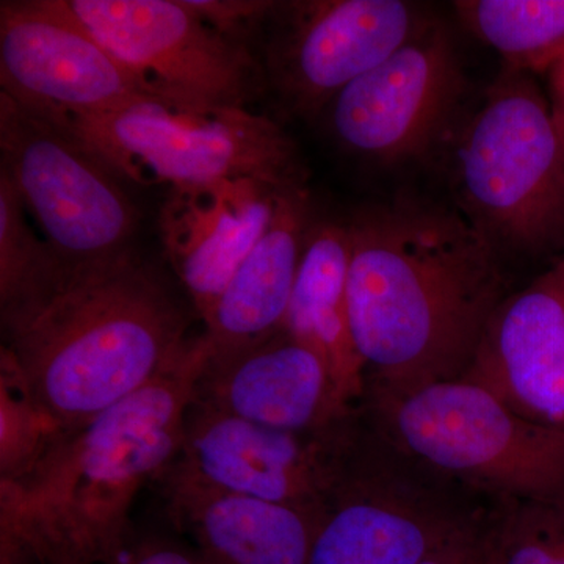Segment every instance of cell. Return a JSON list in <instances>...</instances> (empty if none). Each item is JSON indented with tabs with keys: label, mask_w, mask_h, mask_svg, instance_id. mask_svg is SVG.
Masks as SVG:
<instances>
[{
	"label": "cell",
	"mask_w": 564,
	"mask_h": 564,
	"mask_svg": "<svg viewBox=\"0 0 564 564\" xmlns=\"http://www.w3.org/2000/svg\"><path fill=\"white\" fill-rule=\"evenodd\" d=\"M554 564H564V549L562 551V554L556 556V560H555Z\"/></svg>",
	"instance_id": "27"
},
{
	"label": "cell",
	"mask_w": 564,
	"mask_h": 564,
	"mask_svg": "<svg viewBox=\"0 0 564 564\" xmlns=\"http://www.w3.org/2000/svg\"><path fill=\"white\" fill-rule=\"evenodd\" d=\"M193 402L291 433L326 432L352 419L321 356L282 329L237 350L204 352Z\"/></svg>",
	"instance_id": "14"
},
{
	"label": "cell",
	"mask_w": 564,
	"mask_h": 564,
	"mask_svg": "<svg viewBox=\"0 0 564 564\" xmlns=\"http://www.w3.org/2000/svg\"><path fill=\"white\" fill-rule=\"evenodd\" d=\"M68 6L162 101L250 109L267 88L259 55L215 31L185 0H68Z\"/></svg>",
	"instance_id": "8"
},
{
	"label": "cell",
	"mask_w": 564,
	"mask_h": 564,
	"mask_svg": "<svg viewBox=\"0 0 564 564\" xmlns=\"http://www.w3.org/2000/svg\"><path fill=\"white\" fill-rule=\"evenodd\" d=\"M185 3L215 31L250 50L278 6L270 0H185Z\"/></svg>",
	"instance_id": "22"
},
{
	"label": "cell",
	"mask_w": 564,
	"mask_h": 564,
	"mask_svg": "<svg viewBox=\"0 0 564 564\" xmlns=\"http://www.w3.org/2000/svg\"><path fill=\"white\" fill-rule=\"evenodd\" d=\"M351 243L347 223L314 220L282 332L321 356L344 404L366 397L367 375L348 315Z\"/></svg>",
	"instance_id": "19"
},
{
	"label": "cell",
	"mask_w": 564,
	"mask_h": 564,
	"mask_svg": "<svg viewBox=\"0 0 564 564\" xmlns=\"http://www.w3.org/2000/svg\"><path fill=\"white\" fill-rule=\"evenodd\" d=\"M456 17L502 55L505 68L544 73L564 61V0H459Z\"/></svg>",
	"instance_id": "20"
},
{
	"label": "cell",
	"mask_w": 564,
	"mask_h": 564,
	"mask_svg": "<svg viewBox=\"0 0 564 564\" xmlns=\"http://www.w3.org/2000/svg\"><path fill=\"white\" fill-rule=\"evenodd\" d=\"M380 440L441 477L494 499L564 491V432L529 421L474 381L393 393L367 389Z\"/></svg>",
	"instance_id": "5"
},
{
	"label": "cell",
	"mask_w": 564,
	"mask_h": 564,
	"mask_svg": "<svg viewBox=\"0 0 564 564\" xmlns=\"http://www.w3.org/2000/svg\"><path fill=\"white\" fill-rule=\"evenodd\" d=\"M307 184L282 191L269 229L203 318L196 336L206 355L261 343L282 329L313 225Z\"/></svg>",
	"instance_id": "18"
},
{
	"label": "cell",
	"mask_w": 564,
	"mask_h": 564,
	"mask_svg": "<svg viewBox=\"0 0 564 564\" xmlns=\"http://www.w3.org/2000/svg\"><path fill=\"white\" fill-rule=\"evenodd\" d=\"M204 352H187L90 421L55 430L25 469L0 480V555L29 564H109L131 541L132 505L181 452Z\"/></svg>",
	"instance_id": "2"
},
{
	"label": "cell",
	"mask_w": 564,
	"mask_h": 564,
	"mask_svg": "<svg viewBox=\"0 0 564 564\" xmlns=\"http://www.w3.org/2000/svg\"><path fill=\"white\" fill-rule=\"evenodd\" d=\"M68 276L51 245L33 232L25 206L0 172V315L2 326L39 307Z\"/></svg>",
	"instance_id": "21"
},
{
	"label": "cell",
	"mask_w": 564,
	"mask_h": 564,
	"mask_svg": "<svg viewBox=\"0 0 564 564\" xmlns=\"http://www.w3.org/2000/svg\"><path fill=\"white\" fill-rule=\"evenodd\" d=\"M2 329V372L57 430L139 392L192 340L180 304L133 250L68 273L46 302Z\"/></svg>",
	"instance_id": "3"
},
{
	"label": "cell",
	"mask_w": 564,
	"mask_h": 564,
	"mask_svg": "<svg viewBox=\"0 0 564 564\" xmlns=\"http://www.w3.org/2000/svg\"><path fill=\"white\" fill-rule=\"evenodd\" d=\"M551 77L552 106L558 120L564 124V62L556 63L554 68L549 70Z\"/></svg>",
	"instance_id": "25"
},
{
	"label": "cell",
	"mask_w": 564,
	"mask_h": 564,
	"mask_svg": "<svg viewBox=\"0 0 564 564\" xmlns=\"http://www.w3.org/2000/svg\"><path fill=\"white\" fill-rule=\"evenodd\" d=\"M347 226L348 315L367 389L463 378L510 295L500 251L463 214L429 204L373 206Z\"/></svg>",
	"instance_id": "1"
},
{
	"label": "cell",
	"mask_w": 564,
	"mask_h": 564,
	"mask_svg": "<svg viewBox=\"0 0 564 564\" xmlns=\"http://www.w3.org/2000/svg\"><path fill=\"white\" fill-rule=\"evenodd\" d=\"M66 122L121 180L137 184L176 188L252 180L280 191L307 184L291 137L251 109L144 101Z\"/></svg>",
	"instance_id": "6"
},
{
	"label": "cell",
	"mask_w": 564,
	"mask_h": 564,
	"mask_svg": "<svg viewBox=\"0 0 564 564\" xmlns=\"http://www.w3.org/2000/svg\"><path fill=\"white\" fill-rule=\"evenodd\" d=\"M359 436L352 419L326 432L291 433L192 402L180 455L166 473L218 491L325 510Z\"/></svg>",
	"instance_id": "10"
},
{
	"label": "cell",
	"mask_w": 564,
	"mask_h": 564,
	"mask_svg": "<svg viewBox=\"0 0 564 564\" xmlns=\"http://www.w3.org/2000/svg\"><path fill=\"white\" fill-rule=\"evenodd\" d=\"M174 524L193 534L214 564H307L323 511L269 502L193 484L159 481Z\"/></svg>",
	"instance_id": "17"
},
{
	"label": "cell",
	"mask_w": 564,
	"mask_h": 564,
	"mask_svg": "<svg viewBox=\"0 0 564 564\" xmlns=\"http://www.w3.org/2000/svg\"><path fill=\"white\" fill-rule=\"evenodd\" d=\"M281 192L252 180L169 188L159 236L199 317L210 313L269 229Z\"/></svg>",
	"instance_id": "16"
},
{
	"label": "cell",
	"mask_w": 564,
	"mask_h": 564,
	"mask_svg": "<svg viewBox=\"0 0 564 564\" xmlns=\"http://www.w3.org/2000/svg\"><path fill=\"white\" fill-rule=\"evenodd\" d=\"M129 543L109 564H203L202 554H192L180 545L166 541H147L133 549L129 547Z\"/></svg>",
	"instance_id": "24"
},
{
	"label": "cell",
	"mask_w": 564,
	"mask_h": 564,
	"mask_svg": "<svg viewBox=\"0 0 564 564\" xmlns=\"http://www.w3.org/2000/svg\"><path fill=\"white\" fill-rule=\"evenodd\" d=\"M0 172L66 272L132 251L139 214L121 177L62 118L0 91Z\"/></svg>",
	"instance_id": "7"
},
{
	"label": "cell",
	"mask_w": 564,
	"mask_h": 564,
	"mask_svg": "<svg viewBox=\"0 0 564 564\" xmlns=\"http://www.w3.org/2000/svg\"><path fill=\"white\" fill-rule=\"evenodd\" d=\"M421 564H486L484 511H477Z\"/></svg>",
	"instance_id": "23"
},
{
	"label": "cell",
	"mask_w": 564,
	"mask_h": 564,
	"mask_svg": "<svg viewBox=\"0 0 564 564\" xmlns=\"http://www.w3.org/2000/svg\"><path fill=\"white\" fill-rule=\"evenodd\" d=\"M463 378L522 417L564 432V247L497 307Z\"/></svg>",
	"instance_id": "15"
},
{
	"label": "cell",
	"mask_w": 564,
	"mask_h": 564,
	"mask_svg": "<svg viewBox=\"0 0 564 564\" xmlns=\"http://www.w3.org/2000/svg\"><path fill=\"white\" fill-rule=\"evenodd\" d=\"M430 20L403 0L278 2L263 29L267 88L281 109L314 120L334 96L417 35Z\"/></svg>",
	"instance_id": "9"
},
{
	"label": "cell",
	"mask_w": 564,
	"mask_h": 564,
	"mask_svg": "<svg viewBox=\"0 0 564 564\" xmlns=\"http://www.w3.org/2000/svg\"><path fill=\"white\" fill-rule=\"evenodd\" d=\"M202 556H203V555H202ZM203 564H214V563L207 562V560H206V558H204V556H203Z\"/></svg>",
	"instance_id": "28"
},
{
	"label": "cell",
	"mask_w": 564,
	"mask_h": 564,
	"mask_svg": "<svg viewBox=\"0 0 564 564\" xmlns=\"http://www.w3.org/2000/svg\"><path fill=\"white\" fill-rule=\"evenodd\" d=\"M464 87L451 32L430 20L400 50L337 93L323 113L345 151L393 165L432 150L451 128Z\"/></svg>",
	"instance_id": "11"
},
{
	"label": "cell",
	"mask_w": 564,
	"mask_h": 564,
	"mask_svg": "<svg viewBox=\"0 0 564 564\" xmlns=\"http://www.w3.org/2000/svg\"><path fill=\"white\" fill-rule=\"evenodd\" d=\"M0 87L57 118L162 101L85 28L68 0L0 2Z\"/></svg>",
	"instance_id": "12"
},
{
	"label": "cell",
	"mask_w": 564,
	"mask_h": 564,
	"mask_svg": "<svg viewBox=\"0 0 564 564\" xmlns=\"http://www.w3.org/2000/svg\"><path fill=\"white\" fill-rule=\"evenodd\" d=\"M562 62H564V61H562Z\"/></svg>",
	"instance_id": "29"
},
{
	"label": "cell",
	"mask_w": 564,
	"mask_h": 564,
	"mask_svg": "<svg viewBox=\"0 0 564 564\" xmlns=\"http://www.w3.org/2000/svg\"><path fill=\"white\" fill-rule=\"evenodd\" d=\"M0 564H29V563L18 562V560L10 558V556L0 555Z\"/></svg>",
	"instance_id": "26"
},
{
	"label": "cell",
	"mask_w": 564,
	"mask_h": 564,
	"mask_svg": "<svg viewBox=\"0 0 564 564\" xmlns=\"http://www.w3.org/2000/svg\"><path fill=\"white\" fill-rule=\"evenodd\" d=\"M477 511L464 510L359 436L323 511L307 564H421Z\"/></svg>",
	"instance_id": "13"
},
{
	"label": "cell",
	"mask_w": 564,
	"mask_h": 564,
	"mask_svg": "<svg viewBox=\"0 0 564 564\" xmlns=\"http://www.w3.org/2000/svg\"><path fill=\"white\" fill-rule=\"evenodd\" d=\"M459 209L497 250L564 247V124L532 74L505 68L464 126Z\"/></svg>",
	"instance_id": "4"
}]
</instances>
